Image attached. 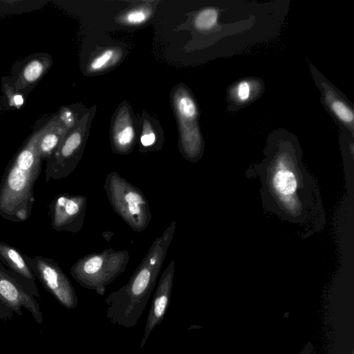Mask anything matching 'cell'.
<instances>
[{
	"mask_svg": "<svg viewBox=\"0 0 354 354\" xmlns=\"http://www.w3.org/2000/svg\"><path fill=\"white\" fill-rule=\"evenodd\" d=\"M264 158L248 169L261 183L263 207L297 226L306 239L326 224L320 189L302 162V151L293 135L283 130L272 132L263 150Z\"/></svg>",
	"mask_w": 354,
	"mask_h": 354,
	"instance_id": "cell-1",
	"label": "cell"
},
{
	"mask_svg": "<svg viewBox=\"0 0 354 354\" xmlns=\"http://www.w3.org/2000/svg\"><path fill=\"white\" fill-rule=\"evenodd\" d=\"M175 230L174 221L155 239L129 281L105 299L106 317L111 323L124 328L137 324L155 288Z\"/></svg>",
	"mask_w": 354,
	"mask_h": 354,
	"instance_id": "cell-2",
	"label": "cell"
},
{
	"mask_svg": "<svg viewBox=\"0 0 354 354\" xmlns=\"http://www.w3.org/2000/svg\"><path fill=\"white\" fill-rule=\"evenodd\" d=\"M37 142H30L6 169L0 183V216L9 221L23 222L32 214L33 189L41 173Z\"/></svg>",
	"mask_w": 354,
	"mask_h": 354,
	"instance_id": "cell-3",
	"label": "cell"
},
{
	"mask_svg": "<svg viewBox=\"0 0 354 354\" xmlns=\"http://www.w3.org/2000/svg\"><path fill=\"white\" fill-rule=\"evenodd\" d=\"M129 259L127 250L106 249L79 259L71 266L70 274L82 287L104 296L106 287L124 272Z\"/></svg>",
	"mask_w": 354,
	"mask_h": 354,
	"instance_id": "cell-4",
	"label": "cell"
},
{
	"mask_svg": "<svg viewBox=\"0 0 354 354\" xmlns=\"http://www.w3.org/2000/svg\"><path fill=\"white\" fill-rule=\"evenodd\" d=\"M104 189L115 212L135 232L149 226L152 214L145 194L116 171L105 178Z\"/></svg>",
	"mask_w": 354,
	"mask_h": 354,
	"instance_id": "cell-5",
	"label": "cell"
},
{
	"mask_svg": "<svg viewBox=\"0 0 354 354\" xmlns=\"http://www.w3.org/2000/svg\"><path fill=\"white\" fill-rule=\"evenodd\" d=\"M23 256L35 278L63 306L68 309L77 307L78 298L75 290L53 259L42 256L30 257L24 254Z\"/></svg>",
	"mask_w": 354,
	"mask_h": 354,
	"instance_id": "cell-6",
	"label": "cell"
},
{
	"mask_svg": "<svg viewBox=\"0 0 354 354\" xmlns=\"http://www.w3.org/2000/svg\"><path fill=\"white\" fill-rule=\"evenodd\" d=\"M87 198L63 193L55 196L48 205L52 227L57 232H79L84 224Z\"/></svg>",
	"mask_w": 354,
	"mask_h": 354,
	"instance_id": "cell-7",
	"label": "cell"
},
{
	"mask_svg": "<svg viewBox=\"0 0 354 354\" xmlns=\"http://www.w3.org/2000/svg\"><path fill=\"white\" fill-rule=\"evenodd\" d=\"M21 308L28 310L38 324L43 322L42 313L36 299L28 293L0 262V317H12V312L22 315Z\"/></svg>",
	"mask_w": 354,
	"mask_h": 354,
	"instance_id": "cell-8",
	"label": "cell"
},
{
	"mask_svg": "<svg viewBox=\"0 0 354 354\" xmlns=\"http://www.w3.org/2000/svg\"><path fill=\"white\" fill-rule=\"evenodd\" d=\"M309 68L315 84L321 93L326 109L341 126L354 136V109L349 100L311 64Z\"/></svg>",
	"mask_w": 354,
	"mask_h": 354,
	"instance_id": "cell-9",
	"label": "cell"
},
{
	"mask_svg": "<svg viewBox=\"0 0 354 354\" xmlns=\"http://www.w3.org/2000/svg\"><path fill=\"white\" fill-rule=\"evenodd\" d=\"M175 261L171 259L164 270L159 279L158 287L153 295L147 318L144 335L140 348H142L153 328L164 319L168 309L174 286Z\"/></svg>",
	"mask_w": 354,
	"mask_h": 354,
	"instance_id": "cell-10",
	"label": "cell"
},
{
	"mask_svg": "<svg viewBox=\"0 0 354 354\" xmlns=\"http://www.w3.org/2000/svg\"><path fill=\"white\" fill-rule=\"evenodd\" d=\"M0 262L28 293L35 299L39 298L35 277L19 250L0 241Z\"/></svg>",
	"mask_w": 354,
	"mask_h": 354,
	"instance_id": "cell-11",
	"label": "cell"
},
{
	"mask_svg": "<svg viewBox=\"0 0 354 354\" xmlns=\"http://www.w3.org/2000/svg\"><path fill=\"white\" fill-rule=\"evenodd\" d=\"M264 91V84L258 77H247L231 84L227 91L228 110L234 111L258 99Z\"/></svg>",
	"mask_w": 354,
	"mask_h": 354,
	"instance_id": "cell-12",
	"label": "cell"
},
{
	"mask_svg": "<svg viewBox=\"0 0 354 354\" xmlns=\"http://www.w3.org/2000/svg\"><path fill=\"white\" fill-rule=\"evenodd\" d=\"M175 104L180 115L187 120H193L197 115V108L191 96L186 92L183 91L176 93Z\"/></svg>",
	"mask_w": 354,
	"mask_h": 354,
	"instance_id": "cell-13",
	"label": "cell"
},
{
	"mask_svg": "<svg viewBox=\"0 0 354 354\" xmlns=\"http://www.w3.org/2000/svg\"><path fill=\"white\" fill-rule=\"evenodd\" d=\"M120 130H116L114 134V145L120 152H126L129 150L135 137L133 127L126 124Z\"/></svg>",
	"mask_w": 354,
	"mask_h": 354,
	"instance_id": "cell-14",
	"label": "cell"
},
{
	"mask_svg": "<svg viewBox=\"0 0 354 354\" xmlns=\"http://www.w3.org/2000/svg\"><path fill=\"white\" fill-rule=\"evenodd\" d=\"M218 11L215 8H208L200 11L194 19V26L200 30L212 28L218 20Z\"/></svg>",
	"mask_w": 354,
	"mask_h": 354,
	"instance_id": "cell-15",
	"label": "cell"
},
{
	"mask_svg": "<svg viewBox=\"0 0 354 354\" xmlns=\"http://www.w3.org/2000/svg\"><path fill=\"white\" fill-rule=\"evenodd\" d=\"M59 142L58 136L55 133L46 135L37 144V150L40 158H45L50 155Z\"/></svg>",
	"mask_w": 354,
	"mask_h": 354,
	"instance_id": "cell-16",
	"label": "cell"
},
{
	"mask_svg": "<svg viewBox=\"0 0 354 354\" xmlns=\"http://www.w3.org/2000/svg\"><path fill=\"white\" fill-rule=\"evenodd\" d=\"M114 55L112 49H107L96 57L91 63L89 68L92 71H98L104 68L111 60Z\"/></svg>",
	"mask_w": 354,
	"mask_h": 354,
	"instance_id": "cell-17",
	"label": "cell"
},
{
	"mask_svg": "<svg viewBox=\"0 0 354 354\" xmlns=\"http://www.w3.org/2000/svg\"><path fill=\"white\" fill-rule=\"evenodd\" d=\"M149 13V11L146 9L131 10L125 15L124 21L131 25L140 24L148 19Z\"/></svg>",
	"mask_w": 354,
	"mask_h": 354,
	"instance_id": "cell-18",
	"label": "cell"
},
{
	"mask_svg": "<svg viewBox=\"0 0 354 354\" xmlns=\"http://www.w3.org/2000/svg\"><path fill=\"white\" fill-rule=\"evenodd\" d=\"M42 70L41 64L38 61H33L26 67L24 75L26 80L32 82L40 76Z\"/></svg>",
	"mask_w": 354,
	"mask_h": 354,
	"instance_id": "cell-19",
	"label": "cell"
},
{
	"mask_svg": "<svg viewBox=\"0 0 354 354\" xmlns=\"http://www.w3.org/2000/svg\"><path fill=\"white\" fill-rule=\"evenodd\" d=\"M156 140V137L153 131L144 133L140 137V143L144 147H152Z\"/></svg>",
	"mask_w": 354,
	"mask_h": 354,
	"instance_id": "cell-20",
	"label": "cell"
},
{
	"mask_svg": "<svg viewBox=\"0 0 354 354\" xmlns=\"http://www.w3.org/2000/svg\"><path fill=\"white\" fill-rule=\"evenodd\" d=\"M14 101H15V102L17 104L20 105V104H21L23 103L24 100H23V97L21 95H17L15 96Z\"/></svg>",
	"mask_w": 354,
	"mask_h": 354,
	"instance_id": "cell-21",
	"label": "cell"
}]
</instances>
